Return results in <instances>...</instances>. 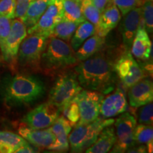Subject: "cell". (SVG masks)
Listing matches in <instances>:
<instances>
[{
	"mask_svg": "<svg viewBox=\"0 0 153 153\" xmlns=\"http://www.w3.org/2000/svg\"><path fill=\"white\" fill-rule=\"evenodd\" d=\"M76 65L74 72L82 89L108 94L116 87L114 64L105 55L98 53Z\"/></svg>",
	"mask_w": 153,
	"mask_h": 153,
	"instance_id": "1",
	"label": "cell"
},
{
	"mask_svg": "<svg viewBox=\"0 0 153 153\" xmlns=\"http://www.w3.org/2000/svg\"><path fill=\"white\" fill-rule=\"evenodd\" d=\"M45 92V85L39 78L26 74H17L7 78L1 91L4 101L10 107L32 104L41 98Z\"/></svg>",
	"mask_w": 153,
	"mask_h": 153,
	"instance_id": "2",
	"label": "cell"
},
{
	"mask_svg": "<svg viewBox=\"0 0 153 153\" xmlns=\"http://www.w3.org/2000/svg\"><path fill=\"white\" fill-rule=\"evenodd\" d=\"M79 62L75 52L68 43L55 37H50L41 56L42 71L54 74L76 65Z\"/></svg>",
	"mask_w": 153,
	"mask_h": 153,
	"instance_id": "3",
	"label": "cell"
},
{
	"mask_svg": "<svg viewBox=\"0 0 153 153\" xmlns=\"http://www.w3.org/2000/svg\"><path fill=\"white\" fill-rule=\"evenodd\" d=\"M114 121V118H98L91 123L74 126L68 137L71 152H85L95 142L101 131L113 125Z\"/></svg>",
	"mask_w": 153,
	"mask_h": 153,
	"instance_id": "4",
	"label": "cell"
},
{
	"mask_svg": "<svg viewBox=\"0 0 153 153\" xmlns=\"http://www.w3.org/2000/svg\"><path fill=\"white\" fill-rule=\"evenodd\" d=\"M48 38L41 34H28L23 40L19 46L16 62L22 68L42 71L41 56L48 41Z\"/></svg>",
	"mask_w": 153,
	"mask_h": 153,
	"instance_id": "5",
	"label": "cell"
},
{
	"mask_svg": "<svg viewBox=\"0 0 153 153\" xmlns=\"http://www.w3.org/2000/svg\"><path fill=\"white\" fill-rule=\"evenodd\" d=\"M82 90L74 72H62L55 80L49 94V101L62 109Z\"/></svg>",
	"mask_w": 153,
	"mask_h": 153,
	"instance_id": "6",
	"label": "cell"
},
{
	"mask_svg": "<svg viewBox=\"0 0 153 153\" xmlns=\"http://www.w3.org/2000/svg\"><path fill=\"white\" fill-rule=\"evenodd\" d=\"M116 128V143L111 152H126L130 148L135 145L134 141V131L137 120L128 112H124L114 121Z\"/></svg>",
	"mask_w": 153,
	"mask_h": 153,
	"instance_id": "7",
	"label": "cell"
},
{
	"mask_svg": "<svg viewBox=\"0 0 153 153\" xmlns=\"http://www.w3.org/2000/svg\"><path fill=\"white\" fill-rule=\"evenodd\" d=\"M104 97V94L99 91L88 89H82L74 97L79 111V120L76 125L91 123L99 118Z\"/></svg>",
	"mask_w": 153,
	"mask_h": 153,
	"instance_id": "8",
	"label": "cell"
},
{
	"mask_svg": "<svg viewBox=\"0 0 153 153\" xmlns=\"http://www.w3.org/2000/svg\"><path fill=\"white\" fill-rule=\"evenodd\" d=\"M114 70L124 87L129 89L145 77V70L133 58L130 51L120 56L114 64Z\"/></svg>",
	"mask_w": 153,
	"mask_h": 153,
	"instance_id": "9",
	"label": "cell"
},
{
	"mask_svg": "<svg viewBox=\"0 0 153 153\" xmlns=\"http://www.w3.org/2000/svg\"><path fill=\"white\" fill-rule=\"evenodd\" d=\"M60 109L48 101L36 106L25 115L22 122L30 128H48L60 116Z\"/></svg>",
	"mask_w": 153,
	"mask_h": 153,
	"instance_id": "10",
	"label": "cell"
},
{
	"mask_svg": "<svg viewBox=\"0 0 153 153\" xmlns=\"http://www.w3.org/2000/svg\"><path fill=\"white\" fill-rule=\"evenodd\" d=\"M63 19L62 0H51L46 10L37 23L27 29V34L38 33L51 37L55 26Z\"/></svg>",
	"mask_w": 153,
	"mask_h": 153,
	"instance_id": "11",
	"label": "cell"
},
{
	"mask_svg": "<svg viewBox=\"0 0 153 153\" xmlns=\"http://www.w3.org/2000/svg\"><path fill=\"white\" fill-rule=\"evenodd\" d=\"M27 36V28L20 19L15 18L11 21V30L5 43L2 57L4 60L15 65L16 63L19 46Z\"/></svg>",
	"mask_w": 153,
	"mask_h": 153,
	"instance_id": "12",
	"label": "cell"
},
{
	"mask_svg": "<svg viewBox=\"0 0 153 153\" xmlns=\"http://www.w3.org/2000/svg\"><path fill=\"white\" fill-rule=\"evenodd\" d=\"M110 94L104 97L101 104V118H110L126 112L128 108L126 93L123 89L117 87Z\"/></svg>",
	"mask_w": 153,
	"mask_h": 153,
	"instance_id": "13",
	"label": "cell"
},
{
	"mask_svg": "<svg viewBox=\"0 0 153 153\" xmlns=\"http://www.w3.org/2000/svg\"><path fill=\"white\" fill-rule=\"evenodd\" d=\"M141 7L133 9L124 16L120 26L123 44L125 51L131 50L133 41L141 25Z\"/></svg>",
	"mask_w": 153,
	"mask_h": 153,
	"instance_id": "14",
	"label": "cell"
},
{
	"mask_svg": "<svg viewBox=\"0 0 153 153\" xmlns=\"http://www.w3.org/2000/svg\"><path fill=\"white\" fill-rule=\"evenodd\" d=\"M129 104L132 107L138 108L153 100V84L150 79H143L129 88Z\"/></svg>",
	"mask_w": 153,
	"mask_h": 153,
	"instance_id": "15",
	"label": "cell"
},
{
	"mask_svg": "<svg viewBox=\"0 0 153 153\" xmlns=\"http://www.w3.org/2000/svg\"><path fill=\"white\" fill-rule=\"evenodd\" d=\"M19 133L27 142L41 149H48L54 143L55 136L50 128L33 129L28 126L19 128Z\"/></svg>",
	"mask_w": 153,
	"mask_h": 153,
	"instance_id": "16",
	"label": "cell"
},
{
	"mask_svg": "<svg viewBox=\"0 0 153 153\" xmlns=\"http://www.w3.org/2000/svg\"><path fill=\"white\" fill-rule=\"evenodd\" d=\"M55 136L54 143L48 148L50 150L67 151L70 149L69 135L72 127L64 116H59L50 127Z\"/></svg>",
	"mask_w": 153,
	"mask_h": 153,
	"instance_id": "17",
	"label": "cell"
},
{
	"mask_svg": "<svg viewBox=\"0 0 153 153\" xmlns=\"http://www.w3.org/2000/svg\"><path fill=\"white\" fill-rule=\"evenodd\" d=\"M121 20V14L116 5L108 3L101 12L99 25L96 28V33L101 36L108 35L111 30L115 28Z\"/></svg>",
	"mask_w": 153,
	"mask_h": 153,
	"instance_id": "18",
	"label": "cell"
},
{
	"mask_svg": "<svg viewBox=\"0 0 153 153\" xmlns=\"http://www.w3.org/2000/svg\"><path fill=\"white\" fill-rule=\"evenodd\" d=\"M131 49V54L137 60L147 61L150 59L152 53V43L148 33L143 27H140L137 30Z\"/></svg>",
	"mask_w": 153,
	"mask_h": 153,
	"instance_id": "19",
	"label": "cell"
},
{
	"mask_svg": "<svg viewBox=\"0 0 153 153\" xmlns=\"http://www.w3.org/2000/svg\"><path fill=\"white\" fill-rule=\"evenodd\" d=\"M116 137L113 125L104 128L97 140L85 150L87 153H106L110 152L116 143Z\"/></svg>",
	"mask_w": 153,
	"mask_h": 153,
	"instance_id": "20",
	"label": "cell"
},
{
	"mask_svg": "<svg viewBox=\"0 0 153 153\" xmlns=\"http://www.w3.org/2000/svg\"><path fill=\"white\" fill-rule=\"evenodd\" d=\"M106 43V37L95 33L88 38L75 52L78 61L87 60L97 53H99Z\"/></svg>",
	"mask_w": 153,
	"mask_h": 153,
	"instance_id": "21",
	"label": "cell"
},
{
	"mask_svg": "<svg viewBox=\"0 0 153 153\" xmlns=\"http://www.w3.org/2000/svg\"><path fill=\"white\" fill-rule=\"evenodd\" d=\"M51 0H33L28 7L22 22L29 28L34 26L46 10Z\"/></svg>",
	"mask_w": 153,
	"mask_h": 153,
	"instance_id": "22",
	"label": "cell"
},
{
	"mask_svg": "<svg viewBox=\"0 0 153 153\" xmlns=\"http://www.w3.org/2000/svg\"><path fill=\"white\" fill-rule=\"evenodd\" d=\"M95 33L96 27L94 25L85 20V22L80 23L72 35L70 41V46L74 52H76L88 38Z\"/></svg>",
	"mask_w": 153,
	"mask_h": 153,
	"instance_id": "23",
	"label": "cell"
},
{
	"mask_svg": "<svg viewBox=\"0 0 153 153\" xmlns=\"http://www.w3.org/2000/svg\"><path fill=\"white\" fill-rule=\"evenodd\" d=\"M63 19L80 23L85 22V18L82 11V0H62Z\"/></svg>",
	"mask_w": 153,
	"mask_h": 153,
	"instance_id": "24",
	"label": "cell"
},
{
	"mask_svg": "<svg viewBox=\"0 0 153 153\" xmlns=\"http://www.w3.org/2000/svg\"><path fill=\"white\" fill-rule=\"evenodd\" d=\"M27 141L20 135L10 131H0V147L5 153L14 152L21 145Z\"/></svg>",
	"mask_w": 153,
	"mask_h": 153,
	"instance_id": "25",
	"label": "cell"
},
{
	"mask_svg": "<svg viewBox=\"0 0 153 153\" xmlns=\"http://www.w3.org/2000/svg\"><path fill=\"white\" fill-rule=\"evenodd\" d=\"M79 24V23L62 19L53 28L51 37L53 36L60 38L62 41L69 43Z\"/></svg>",
	"mask_w": 153,
	"mask_h": 153,
	"instance_id": "26",
	"label": "cell"
},
{
	"mask_svg": "<svg viewBox=\"0 0 153 153\" xmlns=\"http://www.w3.org/2000/svg\"><path fill=\"white\" fill-rule=\"evenodd\" d=\"M141 7V25L148 33L153 31V0H145Z\"/></svg>",
	"mask_w": 153,
	"mask_h": 153,
	"instance_id": "27",
	"label": "cell"
},
{
	"mask_svg": "<svg viewBox=\"0 0 153 153\" xmlns=\"http://www.w3.org/2000/svg\"><path fill=\"white\" fill-rule=\"evenodd\" d=\"M82 11L85 20L91 22L97 28L99 25L101 12L91 0H82Z\"/></svg>",
	"mask_w": 153,
	"mask_h": 153,
	"instance_id": "28",
	"label": "cell"
},
{
	"mask_svg": "<svg viewBox=\"0 0 153 153\" xmlns=\"http://www.w3.org/2000/svg\"><path fill=\"white\" fill-rule=\"evenodd\" d=\"M134 141L135 144H148L153 141V128L152 125L139 123L134 131Z\"/></svg>",
	"mask_w": 153,
	"mask_h": 153,
	"instance_id": "29",
	"label": "cell"
},
{
	"mask_svg": "<svg viewBox=\"0 0 153 153\" xmlns=\"http://www.w3.org/2000/svg\"><path fill=\"white\" fill-rule=\"evenodd\" d=\"M65 119L70 123L72 127L75 126L79 120V111L78 104L74 98L63 107L62 111Z\"/></svg>",
	"mask_w": 153,
	"mask_h": 153,
	"instance_id": "30",
	"label": "cell"
},
{
	"mask_svg": "<svg viewBox=\"0 0 153 153\" xmlns=\"http://www.w3.org/2000/svg\"><path fill=\"white\" fill-rule=\"evenodd\" d=\"M12 19L7 16H0V50L1 55L4 52L5 43L11 30Z\"/></svg>",
	"mask_w": 153,
	"mask_h": 153,
	"instance_id": "31",
	"label": "cell"
},
{
	"mask_svg": "<svg viewBox=\"0 0 153 153\" xmlns=\"http://www.w3.org/2000/svg\"><path fill=\"white\" fill-rule=\"evenodd\" d=\"M140 109L137 112V121L138 123L145 125L152 126L153 118V105L152 102L140 106Z\"/></svg>",
	"mask_w": 153,
	"mask_h": 153,
	"instance_id": "32",
	"label": "cell"
},
{
	"mask_svg": "<svg viewBox=\"0 0 153 153\" xmlns=\"http://www.w3.org/2000/svg\"><path fill=\"white\" fill-rule=\"evenodd\" d=\"M112 3L117 7L122 16H125L133 9L140 7L141 0H112Z\"/></svg>",
	"mask_w": 153,
	"mask_h": 153,
	"instance_id": "33",
	"label": "cell"
},
{
	"mask_svg": "<svg viewBox=\"0 0 153 153\" xmlns=\"http://www.w3.org/2000/svg\"><path fill=\"white\" fill-rule=\"evenodd\" d=\"M16 0H0V16L15 19Z\"/></svg>",
	"mask_w": 153,
	"mask_h": 153,
	"instance_id": "34",
	"label": "cell"
},
{
	"mask_svg": "<svg viewBox=\"0 0 153 153\" xmlns=\"http://www.w3.org/2000/svg\"><path fill=\"white\" fill-rule=\"evenodd\" d=\"M33 0H16V11L15 18L23 20L26 11Z\"/></svg>",
	"mask_w": 153,
	"mask_h": 153,
	"instance_id": "35",
	"label": "cell"
},
{
	"mask_svg": "<svg viewBox=\"0 0 153 153\" xmlns=\"http://www.w3.org/2000/svg\"><path fill=\"white\" fill-rule=\"evenodd\" d=\"M38 152V151L36 150V148H34L33 146L29 145L28 142H27L25 144L21 145L20 147H19L16 150H15L14 152L15 153H33V152Z\"/></svg>",
	"mask_w": 153,
	"mask_h": 153,
	"instance_id": "36",
	"label": "cell"
},
{
	"mask_svg": "<svg viewBox=\"0 0 153 153\" xmlns=\"http://www.w3.org/2000/svg\"><path fill=\"white\" fill-rule=\"evenodd\" d=\"M127 152H140V153H144V152H148V149H147L146 145L140 144V145H137V146H135L133 145V147L130 148L128 150L126 151Z\"/></svg>",
	"mask_w": 153,
	"mask_h": 153,
	"instance_id": "37",
	"label": "cell"
},
{
	"mask_svg": "<svg viewBox=\"0 0 153 153\" xmlns=\"http://www.w3.org/2000/svg\"><path fill=\"white\" fill-rule=\"evenodd\" d=\"M91 1L97 7V9L101 12H102L104 9L106 8L107 4L110 2L111 0H91Z\"/></svg>",
	"mask_w": 153,
	"mask_h": 153,
	"instance_id": "38",
	"label": "cell"
},
{
	"mask_svg": "<svg viewBox=\"0 0 153 153\" xmlns=\"http://www.w3.org/2000/svg\"><path fill=\"white\" fill-rule=\"evenodd\" d=\"M3 59V57H2V55H1V50H0V62H1V60Z\"/></svg>",
	"mask_w": 153,
	"mask_h": 153,
	"instance_id": "39",
	"label": "cell"
},
{
	"mask_svg": "<svg viewBox=\"0 0 153 153\" xmlns=\"http://www.w3.org/2000/svg\"><path fill=\"white\" fill-rule=\"evenodd\" d=\"M2 152H3V153H5V152H4V150L3 149L1 148V147H0V153H2Z\"/></svg>",
	"mask_w": 153,
	"mask_h": 153,
	"instance_id": "40",
	"label": "cell"
}]
</instances>
